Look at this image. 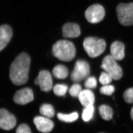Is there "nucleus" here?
Returning a JSON list of instances; mask_svg holds the SVG:
<instances>
[{
	"label": "nucleus",
	"mask_w": 133,
	"mask_h": 133,
	"mask_svg": "<svg viewBox=\"0 0 133 133\" xmlns=\"http://www.w3.org/2000/svg\"><path fill=\"white\" fill-rule=\"evenodd\" d=\"M39 112L43 116L48 118H52L55 115L54 108L50 104H43L40 107Z\"/></svg>",
	"instance_id": "a211bd4d"
},
{
	"label": "nucleus",
	"mask_w": 133,
	"mask_h": 133,
	"mask_svg": "<svg viewBox=\"0 0 133 133\" xmlns=\"http://www.w3.org/2000/svg\"><path fill=\"white\" fill-rule=\"evenodd\" d=\"M78 98L80 103L85 107L93 105L95 102V96L90 89H85L82 91Z\"/></svg>",
	"instance_id": "2eb2a0df"
},
{
	"label": "nucleus",
	"mask_w": 133,
	"mask_h": 133,
	"mask_svg": "<svg viewBox=\"0 0 133 133\" xmlns=\"http://www.w3.org/2000/svg\"><path fill=\"white\" fill-rule=\"evenodd\" d=\"M101 94L107 96H110L113 94L114 91V88L113 86L107 85L103 86L99 90Z\"/></svg>",
	"instance_id": "a878e982"
},
{
	"label": "nucleus",
	"mask_w": 133,
	"mask_h": 133,
	"mask_svg": "<svg viewBox=\"0 0 133 133\" xmlns=\"http://www.w3.org/2000/svg\"><path fill=\"white\" fill-rule=\"evenodd\" d=\"M101 67L114 80H118L122 77L123 72L122 68L111 55H107L105 57Z\"/></svg>",
	"instance_id": "39448f33"
},
{
	"label": "nucleus",
	"mask_w": 133,
	"mask_h": 133,
	"mask_svg": "<svg viewBox=\"0 0 133 133\" xmlns=\"http://www.w3.org/2000/svg\"><path fill=\"white\" fill-rule=\"evenodd\" d=\"M111 55L116 60L123 59L124 57V45L122 42H113L110 46Z\"/></svg>",
	"instance_id": "4468645a"
},
{
	"label": "nucleus",
	"mask_w": 133,
	"mask_h": 133,
	"mask_svg": "<svg viewBox=\"0 0 133 133\" xmlns=\"http://www.w3.org/2000/svg\"><path fill=\"white\" fill-rule=\"evenodd\" d=\"M31 59L25 53H22L15 58L10 68V78L16 85L20 86L27 83Z\"/></svg>",
	"instance_id": "f257e3e1"
},
{
	"label": "nucleus",
	"mask_w": 133,
	"mask_h": 133,
	"mask_svg": "<svg viewBox=\"0 0 133 133\" xmlns=\"http://www.w3.org/2000/svg\"><path fill=\"white\" fill-rule=\"evenodd\" d=\"M123 98L127 103H133V88H128L124 91L123 94Z\"/></svg>",
	"instance_id": "b1692460"
},
{
	"label": "nucleus",
	"mask_w": 133,
	"mask_h": 133,
	"mask_svg": "<svg viewBox=\"0 0 133 133\" xmlns=\"http://www.w3.org/2000/svg\"><path fill=\"white\" fill-rule=\"evenodd\" d=\"M13 31L10 26L3 25L0 26V52L4 49L10 42Z\"/></svg>",
	"instance_id": "f8f14e48"
},
{
	"label": "nucleus",
	"mask_w": 133,
	"mask_h": 133,
	"mask_svg": "<svg viewBox=\"0 0 133 133\" xmlns=\"http://www.w3.org/2000/svg\"><path fill=\"white\" fill-rule=\"evenodd\" d=\"M68 87L64 84H58L55 86L53 91L56 95L58 96H64L66 94Z\"/></svg>",
	"instance_id": "412c9836"
},
{
	"label": "nucleus",
	"mask_w": 133,
	"mask_h": 133,
	"mask_svg": "<svg viewBox=\"0 0 133 133\" xmlns=\"http://www.w3.org/2000/svg\"><path fill=\"white\" fill-rule=\"evenodd\" d=\"M62 36L64 38H75L81 34L80 27L75 23H66L62 27Z\"/></svg>",
	"instance_id": "ddd939ff"
},
{
	"label": "nucleus",
	"mask_w": 133,
	"mask_h": 133,
	"mask_svg": "<svg viewBox=\"0 0 133 133\" xmlns=\"http://www.w3.org/2000/svg\"><path fill=\"white\" fill-rule=\"evenodd\" d=\"M82 91L81 86L78 84H75L70 88L69 90V93L72 97H78Z\"/></svg>",
	"instance_id": "4be33fe9"
},
{
	"label": "nucleus",
	"mask_w": 133,
	"mask_h": 133,
	"mask_svg": "<svg viewBox=\"0 0 133 133\" xmlns=\"http://www.w3.org/2000/svg\"><path fill=\"white\" fill-rule=\"evenodd\" d=\"M94 112V107L93 105H88L85 107L83 110L82 118L85 122L90 120L93 117Z\"/></svg>",
	"instance_id": "aec40b11"
},
{
	"label": "nucleus",
	"mask_w": 133,
	"mask_h": 133,
	"mask_svg": "<svg viewBox=\"0 0 133 133\" xmlns=\"http://www.w3.org/2000/svg\"><path fill=\"white\" fill-rule=\"evenodd\" d=\"M16 133H32L29 126L27 124H23L19 126L16 130Z\"/></svg>",
	"instance_id": "bb28decb"
},
{
	"label": "nucleus",
	"mask_w": 133,
	"mask_h": 133,
	"mask_svg": "<svg viewBox=\"0 0 133 133\" xmlns=\"http://www.w3.org/2000/svg\"><path fill=\"white\" fill-rule=\"evenodd\" d=\"M90 67L85 60L80 59L76 62L74 70L70 78L74 82H79L87 78L90 74Z\"/></svg>",
	"instance_id": "423d86ee"
},
{
	"label": "nucleus",
	"mask_w": 133,
	"mask_h": 133,
	"mask_svg": "<svg viewBox=\"0 0 133 133\" xmlns=\"http://www.w3.org/2000/svg\"><path fill=\"white\" fill-rule=\"evenodd\" d=\"M58 118L60 121L65 122H72L78 118V114L77 112H74L70 114H64L62 113H58Z\"/></svg>",
	"instance_id": "6ab92c4d"
},
{
	"label": "nucleus",
	"mask_w": 133,
	"mask_h": 133,
	"mask_svg": "<svg viewBox=\"0 0 133 133\" xmlns=\"http://www.w3.org/2000/svg\"><path fill=\"white\" fill-rule=\"evenodd\" d=\"M52 73L54 77L58 79H64L68 76V70L64 65H58L54 67Z\"/></svg>",
	"instance_id": "dca6fc26"
},
{
	"label": "nucleus",
	"mask_w": 133,
	"mask_h": 133,
	"mask_svg": "<svg viewBox=\"0 0 133 133\" xmlns=\"http://www.w3.org/2000/svg\"><path fill=\"white\" fill-rule=\"evenodd\" d=\"M34 83L39 86L41 90L43 91L48 92L53 88L52 75L48 71H41L34 81Z\"/></svg>",
	"instance_id": "6e6552de"
},
{
	"label": "nucleus",
	"mask_w": 133,
	"mask_h": 133,
	"mask_svg": "<svg viewBox=\"0 0 133 133\" xmlns=\"http://www.w3.org/2000/svg\"><path fill=\"white\" fill-rule=\"evenodd\" d=\"M105 16V11L103 6L95 4L89 6L85 12V16L87 21L93 24L99 23Z\"/></svg>",
	"instance_id": "0eeeda50"
},
{
	"label": "nucleus",
	"mask_w": 133,
	"mask_h": 133,
	"mask_svg": "<svg viewBox=\"0 0 133 133\" xmlns=\"http://www.w3.org/2000/svg\"><path fill=\"white\" fill-rule=\"evenodd\" d=\"M37 129L43 133L51 132L54 128V123L49 118L43 116H37L33 119Z\"/></svg>",
	"instance_id": "9b49d317"
},
{
	"label": "nucleus",
	"mask_w": 133,
	"mask_h": 133,
	"mask_svg": "<svg viewBox=\"0 0 133 133\" xmlns=\"http://www.w3.org/2000/svg\"><path fill=\"white\" fill-rule=\"evenodd\" d=\"M16 123V118L12 114L6 109H0V128L9 131L15 127Z\"/></svg>",
	"instance_id": "1a4fd4ad"
},
{
	"label": "nucleus",
	"mask_w": 133,
	"mask_h": 133,
	"mask_svg": "<svg viewBox=\"0 0 133 133\" xmlns=\"http://www.w3.org/2000/svg\"><path fill=\"white\" fill-rule=\"evenodd\" d=\"M131 118H132L133 121V108H132V109L131 110Z\"/></svg>",
	"instance_id": "cd10ccee"
},
{
	"label": "nucleus",
	"mask_w": 133,
	"mask_h": 133,
	"mask_svg": "<svg viewBox=\"0 0 133 133\" xmlns=\"http://www.w3.org/2000/svg\"><path fill=\"white\" fill-rule=\"evenodd\" d=\"M112 78L106 72H102L99 77V82L103 85H108L112 80Z\"/></svg>",
	"instance_id": "5701e85b"
},
{
	"label": "nucleus",
	"mask_w": 133,
	"mask_h": 133,
	"mask_svg": "<svg viewBox=\"0 0 133 133\" xmlns=\"http://www.w3.org/2000/svg\"><path fill=\"white\" fill-rule=\"evenodd\" d=\"M83 46L89 56L91 58H95L105 51L106 43L103 39L89 37L84 39Z\"/></svg>",
	"instance_id": "7ed1b4c3"
},
{
	"label": "nucleus",
	"mask_w": 133,
	"mask_h": 133,
	"mask_svg": "<svg viewBox=\"0 0 133 133\" xmlns=\"http://www.w3.org/2000/svg\"><path fill=\"white\" fill-rule=\"evenodd\" d=\"M117 17L120 24L124 26L133 25V2L120 3L116 8Z\"/></svg>",
	"instance_id": "20e7f679"
},
{
	"label": "nucleus",
	"mask_w": 133,
	"mask_h": 133,
	"mask_svg": "<svg viewBox=\"0 0 133 133\" xmlns=\"http://www.w3.org/2000/svg\"><path fill=\"white\" fill-rule=\"evenodd\" d=\"M85 86L88 89H94L96 88L97 80L94 77L91 76L87 78L85 82Z\"/></svg>",
	"instance_id": "393cba45"
},
{
	"label": "nucleus",
	"mask_w": 133,
	"mask_h": 133,
	"mask_svg": "<svg viewBox=\"0 0 133 133\" xmlns=\"http://www.w3.org/2000/svg\"><path fill=\"white\" fill-rule=\"evenodd\" d=\"M99 112L101 117L105 120L109 121L112 118L113 111L110 107L102 105L99 107Z\"/></svg>",
	"instance_id": "f3484780"
},
{
	"label": "nucleus",
	"mask_w": 133,
	"mask_h": 133,
	"mask_svg": "<svg viewBox=\"0 0 133 133\" xmlns=\"http://www.w3.org/2000/svg\"><path fill=\"white\" fill-rule=\"evenodd\" d=\"M53 55L63 61H71L75 57L76 50L72 42L65 40L57 42L52 48Z\"/></svg>",
	"instance_id": "f03ea898"
},
{
	"label": "nucleus",
	"mask_w": 133,
	"mask_h": 133,
	"mask_svg": "<svg viewBox=\"0 0 133 133\" xmlns=\"http://www.w3.org/2000/svg\"><path fill=\"white\" fill-rule=\"evenodd\" d=\"M33 90L31 88H23L15 93L14 96V102L20 105H24L33 101Z\"/></svg>",
	"instance_id": "9d476101"
}]
</instances>
